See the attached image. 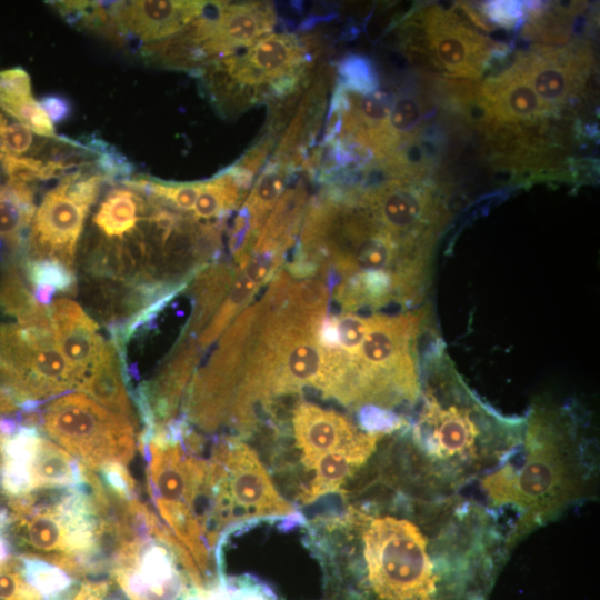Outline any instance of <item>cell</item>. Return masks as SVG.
Returning <instances> with one entry per match:
<instances>
[{
  "mask_svg": "<svg viewBox=\"0 0 600 600\" xmlns=\"http://www.w3.org/2000/svg\"><path fill=\"white\" fill-rule=\"evenodd\" d=\"M422 367L410 430L420 484L454 490L512 458L522 442L524 420L502 417L482 403L443 349L436 348Z\"/></svg>",
  "mask_w": 600,
  "mask_h": 600,
  "instance_id": "7a4b0ae2",
  "label": "cell"
},
{
  "mask_svg": "<svg viewBox=\"0 0 600 600\" xmlns=\"http://www.w3.org/2000/svg\"><path fill=\"white\" fill-rule=\"evenodd\" d=\"M106 181L98 170L79 169L43 196L30 224V260H51L72 270L86 218Z\"/></svg>",
  "mask_w": 600,
  "mask_h": 600,
  "instance_id": "30bf717a",
  "label": "cell"
},
{
  "mask_svg": "<svg viewBox=\"0 0 600 600\" xmlns=\"http://www.w3.org/2000/svg\"><path fill=\"white\" fill-rule=\"evenodd\" d=\"M39 103L52 123H59L67 120L71 113L70 102L59 94L44 96Z\"/></svg>",
  "mask_w": 600,
  "mask_h": 600,
  "instance_id": "e575fe53",
  "label": "cell"
},
{
  "mask_svg": "<svg viewBox=\"0 0 600 600\" xmlns=\"http://www.w3.org/2000/svg\"><path fill=\"white\" fill-rule=\"evenodd\" d=\"M307 197L302 184L286 190L263 222L249 252H286L300 230Z\"/></svg>",
  "mask_w": 600,
  "mask_h": 600,
  "instance_id": "7402d4cb",
  "label": "cell"
},
{
  "mask_svg": "<svg viewBox=\"0 0 600 600\" xmlns=\"http://www.w3.org/2000/svg\"><path fill=\"white\" fill-rule=\"evenodd\" d=\"M209 461L214 481L212 530L217 541L231 524L297 516L248 444L236 438L221 440L214 444Z\"/></svg>",
  "mask_w": 600,
  "mask_h": 600,
  "instance_id": "52a82bcc",
  "label": "cell"
},
{
  "mask_svg": "<svg viewBox=\"0 0 600 600\" xmlns=\"http://www.w3.org/2000/svg\"><path fill=\"white\" fill-rule=\"evenodd\" d=\"M277 21L269 2L208 1L202 13L173 36L174 46L192 69L237 53L269 34Z\"/></svg>",
  "mask_w": 600,
  "mask_h": 600,
  "instance_id": "8fae6325",
  "label": "cell"
},
{
  "mask_svg": "<svg viewBox=\"0 0 600 600\" xmlns=\"http://www.w3.org/2000/svg\"><path fill=\"white\" fill-rule=\"evenodd\" d=\"M0 244H1V242H0Z\"/></svg>",
  "mask_w": 600,
  "mask_h": 600,
  "instance_id": "74e56055",
  "label": "cell"
},
{
  "mask_svg": "<svg viewBox=\"0 0 600 600\" xmlns=\"http://www.w3.org/2000/svg\"><path fill=\"white\" fill-rule=\"evenodd\" d=\"M587 58L581 50L539 48L521 54L516 62L550 112L567 104L576 93L587 70Z\"/></svg>",
  "mask_w": 600,
  "mask_h": 600,
  "instance_id": "5bb4252c",
  "label": "cell"
},
{
  "mask_svg": "<svg viewBox=\"0 0 600 600\" xmlns=\"http://www.w3.org/2000/svg\"><path fill=\"white\" fill-rule=\"evenodd\" d=\"M310 67L308 47L293 33H269L252 46L219 59L199 73L222 111L241 110L261 100L296 91Z\"/></svg>",
  "mask_w": 600,
  "mask_h": 600,
  "instance_id": "5b68a950",
  "label": "cell"
},
{
  "mask_svg": "<svg viewBox=\"0 0 600 600\" xmlns=\"http://www.w3.org/2000/svg\"><path fill=\"white\" fill-rule=\"evenodd\" d=\"M526 4L522 2H489L483 9L489 19L506 27L512 26L524 13Z\"/></svg>",
  "mask_w": 600,
  "mask_h": 600,
  "instance_id": "d6a6232c",
  "label": "cell"
},
{
  "mask_svg": "<svg viewBox=\"0 0 600 600\" xmlns=\"http://www.w3.org/2000/svg\"><path fill=\"white\" fill-rule=\"evenodd\" d=\"M151 204L147 196L123 183L112 188L93 214V238L116 240L126 237L139 227Z\"/></svg>",
  "mask_w": 600,
  "mask_h": 600,
  "instance_id": "44dd1931",
  "label": "cell"
},
{
  "mask_svg": "<svg viewBox=\"0 0 600 600\" xmlns=\"http://www.w3.org/2000/svg\"><path fill=\"white\" fill-rule=\"evenodd\" d=\"M283 257L284 253L280 251L249 252L247 254L242 267L238 269L228 297L220 304L209 326L202 331L197 342L199 348L211 344L227 329L238 312L242 308H247L258 289L273 279L276 271L282 264Z\"/></svg>",
  "mask_w": 600,
  "mask_h": 600,
  "instance_id": "e0dca14e",
  "label": "cell"
},
{
  "mask_svg": "<svg viewBox=\"0 0 600 600\" xmlns=\"http://www.w3.org/2000/svg\"><path fill=\"white\" fill-rule=\"evenodd\" d=\"M33 426L87 469L128 466L134 457L136 426L83 392H71L34 410Z\"/></svg>",
  "mask_w": 600,
  "mask_h": 600,
  "instance_id": "8992f818",
  "label": "cell"
},
{
  "mask_svg": "<svg viewBox=\"0 0 600 600\" xmlns=\"http://www.w3.org/2000/svg\"><path fill=\"white\" fill-rule=\"evenodd\" d=\"M236 271L232 266L220 263L207 266L199 271L192 284L194 309L182 338L192 339L203 328L229 292L238 273Z\"/></svg>",
  "mask_w": 600,
  "mask_h": 600,
  "instance_id": "484cf974",
  "label": "cell"
},
{
  "mask_svg": "<svg viewBox=\"0 0 600 600\" xmlns=\"http://www.w3.org/2000/svg\"><path fill=\"white\" fill-rule=\"evenodd\" d=\"M480 91L499 124L531 123L549 112L516 61L500 74L488 78Z\"/></svg>",
  "mask_w": 600,
  "mask_h": 600,
  "instance_id": "d6986e66",
  "label": "cell"
},
{
  "mask_svg": "<svg viewBox=\"0 0 600 600\" xmlns=\"http://www.w3.org/2000/svg\"><path fill=\"white\" fill-rule=\"evenodd\" d=\"M347 193L402 247L431 257L447 210L440 196L424 180L384 179Z\"/></svg>",
  "mask_w": 600,
  "mask_h": 600,
  "instance_id": "9c48e42d",
  "label": "cell"
},
{
  "mask_svg": "<svg viewBox=\"0 0 600 600\" xmlns=\"http://www.w3.org/2000/svg\"><path fill=\"white\" fill-rule=\"evenodd\" d=\"M111 588L110 580L86 579L68 600H106Z\"/></svg>",
  "mask_w": 600,
  "mask_h": 600,
  "instance_id": "836d02e7",
  "label": "cell"
},
{
  "mask_svg": "<svg viewBox=\"0 0 600 600\" xmlns=\"http://www.w3.org/2000/svg\"><path fill=\"white\" fill-rule=\"evenodd\" d=\"M426 489L410 514L352 509L364 581L377 600H438L443 581L489 568L500 541L489 511Z\"/></svg>",
  "mask_w": 600,
  "mask_h": 600,
  "instance_id": "6da1fadb",
  "label": "cell"
},
{
  "mask_svg": "<svg viewBox=\"0 0 600 600\" xmlns=\"http://www.w3.org/2000/svg\"><path fill=\"white\" fill-rule=\"evenodd\" d=\"M77 390L109 410L124 416L137 427L120 361L111 342L104 343Z\"/></svg>",
  "mask_w": 600,
  "mask_h": 600,
  "instance_id": "ffe728a7",
  "label": "cell"
},
{
  "mask_svg": "<svg viewBox=\"0 0 600 600\" xmlns=\"http://www.w3.org/2000/svg\"><path fill=\"white\" fill-rule=\"evenodd\" d=\"M186 600H274V597L254 580L224 579L211 589L193 592Z\"/></svg>",
  "mask_w": 600,
  "mask_h": 600,
  "instance_id": "f546056e",
  "label": "cell"
},
{
  "mask_svg": "<svg viewBox=\"0 0 600 600\" xmlns=\"http://www.w3.org/2000/svg\"><path fill=\"white\" fill-rule=\"evenodd\" d=\"M0 600H43L26 579L19 557L11 556L0 567Z\"/></svg>",
  "mask_w": 600,
  "mask_h": 600,
  "instance_id": "1f68e13d",
  "label": "cell"
},
{
  "mask_svg": "<svg viewBox=\"0 0 600 600\" xmlns=\"http://www.w3.org/2000/svg\"><path fill=\"white\" fill-rule=\"evenodd\" d=\"M339 83L346 91L366 94L379 87V78L371 61L362 56L350 54L338 64Z\"/></svg>",
  "mask_w": 600,
  "mask_h": 600,
  "instance_id": "4dcf8cb0",
  "label": "cell"
},
{
  "mask_svg": "<svg viewBox=\"0 0 600 600\" xmlns=\"http://www.w3.org/2000/svg\"><path fill=\"white\" fill-rule=\"evenodd\" d=\"M253 176L233 164L212 179L202 181L190 216L197 220L222 219L246 197Z\"/></svg>",
  "mask_w": 600,
  "mask_h": 600,
  "instance_id": "d4e9b609",
  "label": "cell"
},
{
  "mask_svg": "<svg viewBox=\"0 0 600 600\" xmlns=\"http://www.w3.org/2000/svg\"><path fill=\"white\" fill-rule=\"evenodd\" d=\"M18 408V403L12 396L0 384V418L10 416ZM3 437L0 433V466H1V444Z\"/></svg>",
  "mask_w": 600,
  "mask_h": 600,
  "instance_id": "d590c367",
  "label": "cell"
},
{
  "mask_svg": "<svg viewBox=\"0 0 600 600\" xmlns=\"http://www.w3.org/2000/svg\"><path fill=\"white\" fill-rule=\"evenodd\" d=\"M83 471L84 466L41 434L29 462L32 492L79 486L84 480Z\"/></svg>",
  "mask_w": 600,
  "mask_h": 600,
  "instance_id": "cb8c5ba5",
  "label": "cell"
},
{
  "mask_svg": "<svg viewBox=\"0 0 600 600\" xmlns=\"http://www.w3.org/2000/svg\"><path fill=\"white\" fill-rule=\"evenodd\" d=\"M291 421L300 461L307 470H313L320 458L364 431L348 417L306 401L293 408Z\"/></svg>",
  "mask_w": 600,
  "mask_h": 600,
  "instance_id": "9a60e30c",
  "label": "cell"
},
{
  "mask_svg": "<svg viewBox=\"0 0 600 600\" xmlns=\"http://www.w3.org/2000/svg\"><path fill=\"white\" fill-rule=\"evenodd\" d=\"M26 273L33 287V297L42 306H50L57 292H72L76 289L73 270L51 260L26 262Z\"/></svg>",
  "mask_w": 600,
  "mask_h": 600,
  "instance_id": "f1b7e54d",
  "label": "cell"
},
{
  "mask_svg": "<svg viewBox=\"0 0 600 600\" xmlns=\"http://www.w3.org/2000/svg\"><path fill=\"white\" fill-rule=\"evenodd\" d=\"M208 1H118L107 9V24L100 34L120 43L137 39L141 42L166 40L198 18Z\"/></svg>",
  "mask_w": 600,
  "mask_h": 600,
  "instance_id": "4fadbf2b",
  "label": "cell"
},
{
  "mask_svg": "<svg viewBox=\"0 0 600 600\" xmlns=\"http://www.w3.org/2000/svg\"><path fill=\"white\" fill-rule=\"evenodd\" d=\"M80 379L47 323L0 324V384L18 406H39L78 388Z\"/></svg>",
  "mask_w": 600,
  "mask_h": 600,
  "instance_id": "ba28073f",
  "label": "cell"
},
{
  "mask_svg": "<svg viewBox=\"0 0 600 600\" xmlns=\"http://www.w3.org/2000/svg\"><path fill=\"white\" fill-rule=\"evenodd\" d=\"M48 311L57 347L81 382L107 341L96 321L77 302L54 300Z\"/></svg>",
  "mask_w": 600,
  "mask_h": 600,
  "instance_id": "2e32d148",
  "label": "cell"
},
{
  "mask_svg": "<svg viewBox=\"0 0 600 600\" xmlns=\"http://www.w3.org/2000/svg\"><path fill=\"white\" fill-rule=\"evenodd\" d=\"M384 433L362 431L354 440L324 454L314 466V476L299 499L310 504L317 499L337 492L374 453Z\"/></svg>",
  "mask_w": 600,
  "mask_h": 600,
  "instance_id": "ac0fdd59",
  "label": "cell"
},
{
  "mask_svg": "<svg viewBox=\"0 0 600 600\" xmlns=\"http://www.w3.org/2000/svg\"><path fill=\"white\" fill-rule=\"evenodd\" d=\"M34 212L30 184L9 180L0 184V242L19 248Z\"/></svg>",
  "mask_w": 600,
  "mask_h": 600,
  "instance_id": "4316f807",
  "label": "cell"
},
{
  "mask_svg": "<svg viewBox=\"0 0 600 600\" xmlns=\"http://www.w3.org/2000/svg\"><path fill=\"white\" fill-rule=\"evenodd\" d=\"M580 443L569 413L534 408L524 420L521 459L514 462L510 458L482 477L481 488L490 504L516 510L506 551L587 497L592 479Z\"/></svg>",
  "mask_w": 600,
  "mask_h": 600,
  "instance_id": "3957f363",
  "label": "cell"
},
{
  "mask_svg": "<svg viewBox=\"0 0 600 600\" xmlns=\"http://www.w3.org/2000/svg\"><path fill=\"white\" fill-rule=\"evenodd\" d=\"M473 22L432 6L406 21V47L437 71L451 78L478 79L496 50Z\"/></svg>",
  "mask_w": 600,
  "mask_h": 600,
  "instance_id": "7c38bea8",
  "label": "cell"
},
{
  "mask_svg": "<svg viewBox=\"0 0 600 600\" xmlns=\"http://www.w3.org/2000/svg\"><path fill=\"white\" fill-rule=\"evenodd\" d=\"M0 107L38 136L61 140L40 103L31 92L28 72L20 68L0 71Z\"/></svg>",
  "mask_w": 600,
  "mask_h": 600,
  "instance_id": "603a6c76",
  "label": "cell"
},
{
  "mask_svg": "<svg viewBox=\"0 0 600 600\" xmlns=\"http://www.w3.org/2000/svg\"><path fill=\"white\" fill-rule=\"evenodd\" d=\"M8 512L7 537L19 556L44 560L74 579L110 569L118 522L104 489L84 479L71 488L38 490L11 498Z\"/></svg>",
  "mask_w": 600,
  "mask_h": 600,
  "instance_id": "277c9868",
  "label": "cell"
},
{
  "mask_svg": "<svg viewBox=\"0 0 600 600\" xmlns=\"http://www.w3.org/2000/svg\"><path fill=\"white\" fill-rule=\"evenodd\" d=\"M293 171L288 163L272 158L256 180L250 194L241 207L248 214L253 241L269 212L283 194Z\"/></svg>",
  "mask_w": 600,
  "mask_h": 600,
  "instance_id": "83f0119b",
  "label": "cell"
},
{
  "mask_svg": "<svg viewBox=\"0 0 600 600\" xmlns=\"http://www.w3.org/2000/svg\"><path fill=\"white\" fill-rule=\"evenodd\" d=\"M4 157V154L0 150V160Z\"/></svg>",
  "mask_w": 600,
  "mask_h": 600,
  "instance_id": "8d00e7d4",
  "label": "cell"
}]
</instances>
